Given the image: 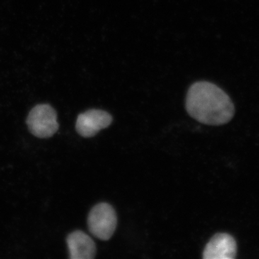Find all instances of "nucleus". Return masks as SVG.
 <instances>
[{
    "mask_svg": "<svg viewBox=\"0 0 259 259\" xmlns=\"http://www.w3.org/2000/svg\"><path fill=\"white\" fill-rule=\"evenodd\" d=\"M186 109L191 117L209 125L228 123L235 114L230 97L214 83L199 81L189 89Z\"/></svg>",
    "mask_w": 259,
    "mask_h": 259,
    "instance_id": "1",
    "label": "nucleus"
},
{
    "mask_svg": "<svg viewBox=\"0 0 259 259\" xmlns=\"http://www.w3.org/2000/svg\"><path fill=\"white\" fill-rule=\"evenodd\" d=\"M88 222L89 229L94 236L102 241H108L117 227L115 209L104 202L97 204L90 211Z\"/></svg>",
    "mask_w": 259,
    "mask_h": 259,
    "instance_id": "2",
    "label": "nucleus"
},
{
    "mask_svg": "<svg viewBox=\"0 0 259 259\" xmlns=\"http://www.w3.org/2000/svg\"><path fill=\"white\" fill-rule=\"evenodd\" d=\"M27 125L31 134L40 139L50 138L59 130L56 112L49 105L33 107L27 118Z\"/></svg>",
    "mask_w": 259,
    "mask_h": 259,
    "instance_id": "3",
    "label": "nucleus"
},
{
    "mask_svg": "<svg viewBox=\"0 0 259 259\" xmlns=\"http://www.w3.org/2000/svg\"><path fill=\"white\" fill-rule=\"evenodd\" d=\"M112 117L108 112L101 110H90L80 114L76 122L78 134L83 138L96 136L102 129L111 125Z\"/></svg>",
    "mask_w": 259,
    "mask_h": 259,
    "instance_id": "4",
    "label": "nucleus"
},
{
    "mask_svg": "<svg viewBox=\"0 0 259 259\" xmlns=\"http://www.w3.org/2000/svg\"><path fill=\"white\" fill-rule=\"evenodd\" d=\"M237 254V243L228 233H217L206 245L203 251L204 259H233Z\"/></svg>",
    "mask_w": 259,
    "mask_h": 259,
    "instance_id": "5",
    "label": "nucleus"
},
{
    "mask_svg": "<svg viewBox=\"0 0 259 259\" xmlns=\"http://www.w3.org/2000/svg\"><path fill=\"white\" fill-rule=\"evenodd\" d=\"M67 245L70 258L93 259L96 255V245L93 240L82 231L73 232L68 236Z\"/></svg>",
    "mask_w": 259,
    "mask_h": 259,
    "instance_id": "6",
    "label": "nucleus"
}]
</instances>
